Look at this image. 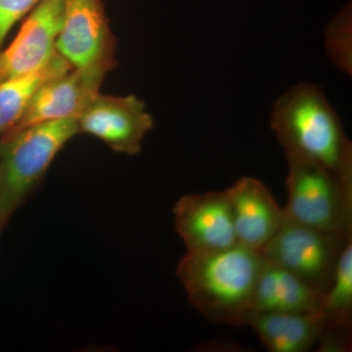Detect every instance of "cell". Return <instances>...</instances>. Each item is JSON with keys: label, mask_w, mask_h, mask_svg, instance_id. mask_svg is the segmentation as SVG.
Segmentation results:
<instances>
[{"label": "cell", "mask_w": 352, "mask_h": 352, "mask_svg": "<svg viewBox=\"0 0 352 352\" xmlns=\"http://www.w3.org/2000/svg\"><path fill=\"white\" fill-rule=\"evenodd\" d=\"M64 0H41L12 43L0 50V82L38 71L54 56Z\"/></svg>", "instance_id": "obj_8"}, {"label": "cell", "mask_w": 352, "mask_h": 352, "mask_svg": "<svg viewBox=\"0 0 352 352\" xmlns=\"http://www.w3.org/2000/svg\"><path fill=\"white\" fill-rule=\"evenodd\" d=\"M270 126L285 155L311 160L352 185V144L323 90L298 83L275 101Z\"/></svg>", "instance_id": "obj_2"}, {"label": "cell", "mask_w": 352, "mask_h": 352, "mask_svg": "<svg viewBox=\"0 0 352 352\" xmlns=\"http://www.w3.org/2000/svg\"><path fill=\"white\" fill-rule=\"evenodd\" d=\"M78 124L80 132L100 139L113 151L136 155L154 120L144 102L134 95L98 94L78 116Z\"/></svg>", "instance_id": "obj_6"}, {"label": "cell", "mask_w": 352, "mask_h": 352, "mask_svg": "<svg viewBox=\"0 0 352 352\" xmlns=\"http://www.w3.org/2000/svg\"><path fill=\"white\" fill-rule=\"evenodd\" d=\"M78 133V118H69L0 138V235L58 153Z\"/></svg>", "instance_id": "obj_3"}, {"label": "cell", "mask_w": 352, "mask_h": 352, "mask_svg": "<svg viewBox=\"0 0 352 352\" xmlns=\"http://www.w3.org/2000/svg\"><path fill=\"white\" fill-rule=\"evenodd\" d=\"M39 1L41 0H0V48L13 25L38 6Z\"/></svg>", "instance_id": "obj_17"}, {"label": "cell", "mask_w": 352, "mask_h": 352, "mask_svg": "<svg viewBox=\"0 0 352 352\" xmlns=\"http://www.w3.org/2000/svg\"><path fill=\"white\" fill-rule=\"evenodd\" d=\"M56 50L74 68L113 61L112 34L101 0H64Z\"/></svg>", "instance_id": "obj_10"}, {"label": "cell", "mask_w": 352, "mask_h": 352, "mask_svg": "<svg viewBox=\"0 0 352 352\" xmlns=\"http://www.w3.org/2000/svg\"><path fill=\"white\" fill-rule=\"evenodd\" d=\"M230 207L237 243L261 252L276 234L285 217L268 187L245 176L224 190Z\"/></svg>", "instance_id": "obj_11"}, {"label": "cell", "mask_w": 352, "mask_h": 352, "mask_svg": "<svg viewBox=\"0 0 352 352\" xmlns=\"http://www.w3.org/2000/svg\"><path fill=\"white\" fill-rule=\"evenodd\" d=\"M263 263L261 252L237 243L226 249L187 252L176 267L191 305L214 323L245 325Z\"/></svg>", "instance_id": "obj_1"}, {"label": "cell", "mask_w": 352, "mask_h": 352, "mask_svg": "<svg viewBox=\"0 0 352 352\" xmlns=\"http://www.w3.org/2000/svg\"><path fill=\"white\" fill-rule=\"evenodd\" d=\"M321 300L322 295L300 278L263 256L250 314H321Z\"/></svg>", "instance_id": "obj_12"}, {"label": "cell", "mask_w": 352, "mask_h": 352, "mask_svg": "<svg viewBox=\"0 0 352 352\" xmlns=\"http://www.w3.org/2000/svg\"><path fill=\"white\" fill-rule=\"evenodd\" d=\"M352 234L323 232L284 217L261 254L323 295L332 282L342 249Z\"/></svg>", "instance_id": "obj_5"}, {"label": "cell", "mask_w": 352, "mask_h": 352, "mask_svg": "<svg viewBox=\"0 0 352 352\" xmlns=\"http://www.w3.org/2000/svg\"><path fill=\"white\" fill-rule=\"evenodd\" d=\"M286 157L285 217L323 232L352 234V185L311 160L294 155Z\"/></svg>", "instance_id": "obj_4"}, {"label": "cell", "mask_w": 352, "mask_h": 352, "mask_svg": "<svg viewBox=\"0 0 352 352\" xmlns=\"http://www.w3.org/2000/svg\"><path fill=\"white\" fill-rule=\"evenodd\" d=\"M245 325L271 352H308L316 347L324 326L321 314H252Z\"/></svg>", "instance_id": "obj_13"}, {"label": "cell", "mask_w": 352, "mask_h": 352, "mask_svg": "<svg viewBox=\"0 0 352 352\" xmlns=\"http://www.w3.org/2000/svg\"><path fill=\"white\" fill-rule=\"evenodd\" d=\"M71 65L56 52L43 67L28 75L0 82V138L19 122L34 94L46 83L71 71Z\"/></svg>", "instance_id": "obj_14"}, {"label": "cell", "mask_w": 352, "mask_h": 352, "mask_svg": "<svg viewBox=\"0 0 352 352\" xmlns=\"http://www.w3.org/2000/svg\"><path fill=\"white\" fill-rule=\"evenodd\" d=\"M176 232L187 252L214 251L237 244L224 191L182 197L173 208Z\"/></svg>", "instance_id": "obj_9"}, {"label": "cell", "mask_w": 352, "mask_h": 352, "mask_svg": "<svg viewBox=\"0 0 352 352\" xmlns=\"http://www.w3.org/2000/svg\"><path fill=\"white\" fill-rule=\"evenodd\" d=\"M321 314L326 325L351 328L352 239L340 252L332 282L322 295Z\"/></svg>", "instance_id": "obj_15"}, {"label": "cell", "mask_w": 352, "mask_h": 352, "mask_svg": "<svg viewBox=\"0 0 352 352\" xmlns=\"http://www.w3.org/2000/svg\"><path fill=\"white\" fill-rule=\"evenodd\" d=\"M113 65V61H106L75 68L46 83L34 94L19 122L0 138L43 122L78 118L88 103L100 94L102 82Z\"/></svg>", "instance_id": "obj_7"}, {"label": "cell", "mask_w": 352, "mask_h": 352, "mask_svg": "<svg viewBox=\"0 0 352 352\" xmlns=\"http://www.w3.org/2000/svg\"><path fill=\"white\" fill-rule=\"evenodd\" d=\"M319 352H347L351 349V328L326 325L316 344Z\"/></svg>", "instance_id": "obj_18"}, {"label": "cell", "mask_w": 352, "mask_h": 352, "mask_svg": "<svg viewBox=\"0 0 352 352\" xmlns=\"http://www.w3.org/2000/svg\"><path fill=\"white\" fill-rule=\"evenodd\" d=\"M351 9L346 6L331 21L326 29V47L333 64L351 75Z\"/></svg>", "instance_id": "obj_16"}]
</instances>
